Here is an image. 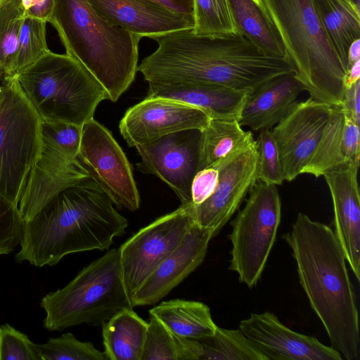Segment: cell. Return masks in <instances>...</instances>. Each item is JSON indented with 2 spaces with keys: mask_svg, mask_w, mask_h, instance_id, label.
<instances>
[{
  "mask_svg": "<svg viewBox=\"0 0 360 360\" xmlns=\"http://www.w3.org/2000/svg\"><path fill=\"white\" fill-rule=\"evenodd\" d=\"M55 0H22L24 17L48 20L52 13Z\"/></svg>",
  "mask_w": 360,
  "mask_h": 360,
  "instance_id": "cell-41",
  "label": "cell"
},
{
  "mask_svg": "<svg viewBox=\"0 0 360 360\" xmlns=\"http://www.w3.org/2000/svg\"><path fill=\"white\" fill-rule=\"evenodd\" d=\"M82 129L75 124L42 121L40 151L18 204L24 221L60 191L89 176L77 159Z\"/></svg>",
  "mask_w": 360,
  "mask_h": 360,
  "instance_id": "cell-10",
  "label": "cell"
},
{
  "mask_svg": "<svg viewBox=\"0 0 360 360\" xmlns=\"http://www.w3.org/2000/svg\"><path fill=\"white\" fill-rule=\"evenodd\" d=\"M77 159L113 204L131 212L139 208L130 162L111 132L94 118L82 126Z\"/></svg>",
  "mask_w": 360,
  "mask_h": 360,
  "instance_id": "cell-12",
  "label": "cell"
},
{
  "mask_svg": "<svg viewBox=\"0 0 360 360\" xmlns=\"http://www.w3.org/2000/svg\"><path fill=\"white\" fill-rule=\"evenodd\" d=\"M248 193L245 206L231 222L229 269L252 288L260 279L276 240L281 202L276 186L259 180Z\"/></svg>",
  "mask_w": 360,
  "mask_h": 360,
  "instance_id": "cell-9",
  "label": "cell"
},
{
  "mask_svg": "<svg viewBox=\"0 0 360 360\" xmlns=\"http://www.w3.org/2000/svg\"><path fill=\"white\" fill-rule=\"evenodd\" d=\"M331 105L310 97L292 105L271 131L284 180L292 181L310 161L329 121Z\"/></svg>",
  "mask_w": 360,
  "mask_h": 360,
  "instance_id": "cell-15",
  "label": "cell"
},
{
  "mask_svg": "<svg viewBox=\"0 0 360 360\" xmlns=\"http://www.w3.org/2000/svg\"><path fill=\"white\" fill-rule=\"evenodd\" d=\"M325 32L346 72L351 44L360 39L359 6L352 0H311Z\"/></svg>",
  "mask_w": 360,
  "mask_h": 360,
  "instance_id": "cell-24",
  "label": "cell"
},
{
  "mask_svg": "<svg viewBox=\"0 0 360 360\" xmlns=\"http://www.w3.org/2000/svg\"><path fill=\"white\" fill-rule=\"evenodd\" d=\"M172 333L189 340L212 336L217 326L209 307L201 302L174 299L162 302L149 311Z\"/></svg>",
  "mask_w": 360,
  "mask_h": 360,
  "instance_id": "cell-25",
  "label": "cell"
},
{
  "mask_svg": "<svg viewBox=\"0 0 360 360\" xmlns=\"http://www.w3.org/2000/svg\"><path fill=\"white\" fill-rule=\"evenodd\" d=\"M359 167H340L323 176L328 186L334 209V233L346 262L360 281V195L357 181Z\"/></svg>",
  "mask_w": 360,
  "mask_h": 360,
  "instance_id": "cell-19",
  "label": "cell"
},
{
  "mask_svg": "<svg viewBox=\"0 0 360 360\" xmlns=\"http://www.w3.org/2000/svg\"><path fill=\"white\" fill-rule=\"evenodd\" d=\"M0 86V193L18 206L40 151L42 120L16 77Z\"/></svg>",
  "mask_w": 360,
  "mask_h": 360,
  "instance_id": "cell-8",
  "label": "cell"
},
{
  "mask_svg": "<svg viewBox=\"0 0 360 360\" xmlns=\"http://www.w3.org/2000/svg\"><path fill=\"white\" fill-rule=\"evenodd\" d=\"M281 37L295 77L310 97L341 105L345 70L311 0H262Z\"/></svg>",
  "mask_w": 360,
  "mask_h": 360,
  "instance_id": "cell-5",
  "label": "cell"
},
{
  "mask_svg": "<svg viewBox=\"0 0 360 360\" xmlns=\"http://www.w3.org/2000/svg\"><path fill=\"white\" fill-rule=\"evenodd\" d=\"M259 132L256 140L259 151L258 180L267 184L281 185L285 180L271 131L265 129Z\"/></svg>",
  "mask_w": 360,
  "mask_h": 360,
  "instance_id": "cell-35",
  "label": "cell"
},
{
  "mask_svg": "<svg viewBox=\"0 0 360 360\" xmlns=\"http://www.w3.org/2000/svg\"><path fill=\"white\" fill-rule=\"evenodd\" d=\"M0 92H1V86H0Z\"/></svg>",
  "mask_w": 360,
  "mask_h": 360,
  "instance_id": "cell-46",
  "label": "cell"
},
{
  "mask_svg": "<svg viewBox=\"0 0 360 360\" xmlns=\"http://www.w3.org/2000/svg\"><path fill=\"white\" fill-rule=\"evenodd\" d=\"M24 223L18 206L0 193V255L13 252L20 244Z\"/></svg>",
  "mask_w": 360,
  "mask_h": 360,
  "instance_id": "cell-36",
  "label": "cell"
},
{
  "mask_svg": "<svg viewBox=\"0 0 360 360\" xmlns=\"http://www.w3.org/2000/svg\"><path fill=\"white\" fill-rule=\"evenodd\" d=\"M219 180V169L217 166L202 169L197 172L191 184V200L197 206L207 200L214 192Z\"/></svg>",
  "mask_w": 360,
  "mask_h": 360,
  "instance_id": "cell-38",
  "label": "cell"
},
{
  "mask_svg": "<svg viewBox=\"0 0 360 360\" xmlns=\"http://www.w3.org/2000/svg\"><path fill=\"white\" fill-rule=\"evenodd\" d=\"M345 111L342 105H331L329 121L319 144L302 174L316 177L331 169L347 165L343 153Z\"/></svg>",
  "mask_w": 360,
  "mask_h": 360,
  "instance_id": "cell-29",
  "label": "cell"
},
{
  "mask_svg": "<svg viewBox=\"0 0 360 360\" xmlns=\"http://www.w3.org/2000/svg\"><path fill=\"white\" fill-rule=\"evenodd\" d=\"M127 226V219L88 176L60 191L25 221L15 259L37 267L53 266L69 254L108 249Z\"/></svg>",
  "mask_w": 360,
  "mask_h": 360,
  "instance_id": "cell-2",
  "label": "cell"
},
{
  "mask_svg": "<svg viewBox=\"0 0 360 360\" xmlns=\"http://www.w3.org/2000/svg\"><path fill=\"white\" fill-rule=\"evenodd\" d=\"M66 54L82 63L115 102L134 81L141 38L112 24L89 0H55L48 20Z\"/></svg>",
  "mask_w": 360,
  "mask_h": 360,
  "instance_id": "cell-4",
  "label": "cell"
},
{
  "mask_svg": "<svg viewBox=\"0 0 360 360\" xmlns=\"http://www.w3.org/2000/svg\"><path fill=\"white\" fill-rule=\"evenodd\" d=\"M148 323L133 309H124L102 323L107 360H141Z\"/></svg>",
  "mask_w": 360,
  "mask_h": 360,
  "instance_id": "cell-26",
  "label": "cell"
},
{
  "mask_svg": "<svg viewBox=\"0 0 360 360\" xmlns=\"http://www.w3.org/2000/svg\"><path fill=\"white\" fill-rule=\"evenodd\" d=\"M24 19L22 0L0 2V78L15 77L14 68Z\"/></svg>",
  "mask_w": 360,
  "mask_h": 360,
  "instance_id": "cell-31",
  "label": "cell"
},
{
  "mask_svg": "<svg viewBox=\"0 0 360 360\" xmlns=\"http://www.w3.org/2000/svg\"><path fill=\"white\" fill-rule=\"evenodd\" d=\"M193 33L221 36L236 33L227 0H193Z\"/></svg>",
  "mask_w": 360,
  "mask_h": 360,
  "instance_id": "cell-32",
  "label": "cell"
},
{
  "mask_svg": "<svg viewBox=\"0 0 360 360\" xmlns=\"http://www.w3.org/2000/svg\"><path fill=\"white\" fill-rule=\"evenodd\" d=\"M46 23V20L37 18L24 17L14 68L15 77L49 51Z\"/></svg>",
  "mask_w": 360,
  "mask_h": 360,
  "instance_id": "cell-33",
  "label": "cell"
},
{
  "mask_svg": "<svg viewBox=\"0 0 360 360\" xmlns=\"http://www.w3.org/2000/svg\"><path fill=\"white\" fill-rule=\"evenodd\" d=\"M353 1H354L357 5L359 6V0H352Z\"/></svg>",
  "mask_w": 360,
  "mask_h": 360,
  "instance_id": "cell-45",
  "label": "cell"
},
{
  "mask_svg": "<svg viewBox=\"0 0 360 360\" xmlns=\"http://www.w3.org/2000/svg\"><path fill=\"white\" fill-rule=\"evenodd\" d=\"M20 88L43 122L82 127L109 96L90 72L68 54L49 51L17 75Z\"/></svg>",
  "mask_w": 360,
  "mask_h": 360,
  "instance_id": "cell-6",
  "label": "cell"
},
{
  "mask_svg": "<svg viewBox=\"0 0 360 360\" xmlns=\"http://www.w3.org/2000/svg\"><path fill=\"white\" fill-rule=\"evenodd\" d=\"M201 355L199 341L174 335L150 315L141 360H200Z\"/></svg>",
  "mask_w": 360,
  "mask_h": 360,
  "instance_id": "cell-28",
  "label": "cell"
},
{
  "mask_svg": "<svg viewBox=\"0 0 360 360\" xmlns=\"http://www.w3.org/2000/svg\"><path fill=\"white\" fill-rule=\"evenodd\" d=\"M253 90L208 84H148V96L196 107L210 119L240 121L243 105Z\"/></svg>",
  "mask_w": 360,
  "mask_h": 360,
  "instance_id": "cell-21",
  "label": "cell"
},
{
  "mask_svg": "<svg viewBox=\"0 0 360 360\" xmlns=\"http://www.w3.org/2000/svg\"><path fill=\"white\" fill-rule=\"evenodd\" d=\"M2 0H0V2Z\"/></svg>",
  "mask_w": 360,
  "mask_h": 360,
  "instance_id": "cell-47",
  "label": "cell"
},
{
  "mask_svg": "<svg viewBox=\"0 0 360 360\" xmlns=\"http://www.w3.org/2000/svg\"><path fill=\"white\" fill-rule=\"evenodd\" d=\"M49 330L86 323L98 326L124 309H133L122 280L119 248L82 269L67 285L42 297Z\"/></svg>",
  "mask_w": 360,
  "mask_h": 360,
  "instance_id": "cell-7",
  "label": "cell"
},
{
  "mask_svg": "<svg viewBox=\"0 0 360 360\" xmlns=\"http://www.w3.org/2000/svg\"><path fill=\"white\" fill-rule=\"evenodd\" d=\"M239 329L266 356L274 360H342L341 354L316 338L283 325L270 311L253 313Z\"/></svg>",
  "mask_w": 360,
  "mask_h": 360,
  "instance_id": "cell-17",
  "label": "cell"
},
{
  "mask_svg": "<svg viewBox=\"0 0 360 360\" xmlns=\"http://www.w3.org/2000/svg\"><path fill=\"white\" fill-rule=\"evenodd\" d=\"M105 19L141 39L193 28V20L150 0H89Z\"/></svg>",
  "mask_w": 360,
  "mask_h": 360,
  "instance_id": "cell-20",
  "label": "cell"
},
{
  "mask_svg": "<svg viewBox=\"0 0 360 360\" xmlns=\"http://www.w3.org/2000/svg\"><path fill=\"white\" fill-rule=\"evenodd\" d=\"M359 78L360 60L356 61L348 70L345 79V89L359 81Z\"/></svg>",
  "mask_w": 360,
  "mask_h": 360,
  "instance_id": "cell-43",
  "label": "cell"
},
{
  "mask_svg": "<svg viewBox=\"0 0 360 360\" xmlns=\"http://www.w3.org/2000/svg\"><path fill=\"white\" fill-rule=\"evenodd\" d=\"M236 33L264 53L287 58L281 37L262 0H227Z\"/></svg>",
  "mask_w": 360,
  "mask_h": 360,
  "instance_id": "cell-23",
  "label": "cell"
},
{
  "mask_svg": "<svg viewBox=\"0 0 360 360\" xmlns=\"http://www.w3.org/2000/svg\"><path fill=\"white\" fill-rule=\"evenodd\" d=\"M359 60H360V39L354 41L349 48L347 55L348 70Z\"/></svg>",
  "mask_w": 360,
  "mask_h": 360,
  "instance_id": "cell-44",
  "label": "cell"
},
{
  "mask_svg": "<svg viewBox=\"0 0 360 360\" xmlns=\"http://www.w3.org/2000/svg\"><path fill=\"white\" fill-rule=\"evenodd\" d=\"M0 360H41L33 343L25 333L8 323L0 326Z\"/></svg>",
  "mask_w": 360,
  "mask_h": 360,
  "instance_id": "cell-37",
  "label": "cell"
},
{
  "mask_svg": "<svg viewBox=\"0 0 360 360\" xmlns=\"http://www.w3.org/2000/svg\"><path fill=\"white\" fill-rule=\"evenodd\" d=\"M304 91L293 72L275 77L252 91L240 114L239 124L253 131L271 129L289 112Z\"/></svg>",
  "mask_w": 360,
  "mask_h": 360,
  "instance_id": "cell-22",
  "label": "cell"
},
{
  "mask_svg": "<svg viewBox=\"0 0 360 360\" xmlns=\"http://www.w3.org/2000/svg\"><path fill=\"white\" fill-rule=\"evenodd\" d=\"M198 341L202 348L200 360H268L239 328L217 326L212 336Z\"/></svg>",
  "mask_w": 360,
  "mask_h": 360,
  "instance_id": "cell-30",
  "label": "cell"
},
{
  "mask_svg": "<svg viewBox=\"0 0 360 360\" xmlns=\"http://www.w3.org/2000/svg\"><path fill=\"white\" fill-rule=\"evenodd\" d=\"M255 139L235 120L210 119L202 130L199 171L246 147Z\"/></svg>",
  "mask_w": 360,
  "mask_h": 360,
  "instance_id": "cell-27",
  "label": "cell"
},
{
  "mask_svg": "<svg viewBox=\"0 0 360 360\" xmlns=\"http://www.w3.org/2000/svg\"><path fill=\"white\" fill-rule=\"evenodd\" d=\"M158 44L138 71L152 84H208L254 90L293 72L287 58L269 55L244 36H200L192 29L152 38Z\"/></svg>",
  "mask_w": 360,
  "mask_h": 360,
  "instance_id": "cell-1",
  "label": "cell"
},
{
  "mask_svg": "<svg viewBox=\"0 0 360 360\" xmlns=\"http://www.w3.org/2000/svg\"><path fill=\"white\" fill-rule=\"evenodd\" d=\"M219 180L212 194L194 206L195 223L216 236L238 209L258 180L259 151L256 140L214 164Z\"/></svg>",
  "mask_w": 360,
  "mask_h": 360,
  "instance_id": "cell-14",
  "label": "cell"
},
{
  "mask_svg": "<svg viewBox=\"0 0 360 360\" xmlns=\"http://www.w3.org/2000/svg\"><path fill=\"white\" fill-rule=\"evenodd\" d=\"M341 105L345 114L360 125V80L345 89Z\"/></svg>",
  "mask_w": 360,
  "mask_h": 360,
  "instance_id": "cell-40",
  "label": "cell"
},
{
  "mask_svg": "<svg viewBox=\"0 0 360 360\" xmlns=\"http://www.w3.org/2000/svg\"><path fill=\"white\" fill-rule=\"evenodd\" d=\"M283 238L292 250L300 283L332 347L345 359L356 360L360 340L356 297L334 231L299 212Z\"/></svg>",
  "mask_w": 360,
  "mask_h": 360,
  "instance_id": "cell-3",
  "label": "cell"
},
{
  "mask_svg": "<svg viewBox=\"0 0 360 360\" xmlns=\"http://www.w3.org/2000/svg\"><path fill=\"white\" fill-rule=\"evenodd\" d=\"M210 120L209 115L196 107L147 96L126 111L119 129L128 146L136 147L181 130H203Z\"/></svg>",
  "mask_w": 360,
  "mask_h": 360,
  "instance_id": "cell-16",
  "label": "cell"
},
{
  "mask_svg": "<svg viewBox=\"0 0 360 360\" xmlns=\"http://www.w3.org/2000/svg\"><path fill=\"white\" fill-rule=\"evenodd\" d=\"M41 360H107L104 352L90 342L78 340L72 333L50 338L46 343L35 344Z\"/></svg>",
  "mask_w": 360,
  "mask_h": 360,
  "instance_id": "cell-34",
  "label": "cell"
},
{
  "mask_svg": "<svg viewBox=\"0 0 360 360\" xmlns=\"http://www.w3.org/2000/svg\"><path fill=\"white\" fill-rule=\"evenodd\" d=\"M177 14L193 20V0H150Z\"/></svg>",
  "mask_w": 360,
  "mask_h": 360,
  "instance_id": "cell-42",
  "label": "cell"
},
{
  "mask_svg": "<svg viewBox=\"0 0 360 360\" xmlns=\"http://www.w3.org/2000/svg\"><path fill=\"white\" fill-rule=\"evenodd\" d=\"M195 223L194 205H181L142 228L120 248L122 280L130 299Z\"/></svg>",
  "mask_w": 360,
  "mask_h": 360,
  "instance_id": "cell-11",
  "label": "cell"
},
{
  "mask_svg": "<svg viewBox=\"0 0 360 360\" xmlns=\"http://www.w3.org/2000/svg\"><path fill=\"white\" fill-rule=\"evenodd\" d=\"M202 130L185 129L169 134L135 148L141 160L138 169L165 182L181 205H191V184L199 172Z\"/></svg>",
  "mask_w": 360,
  "mask_h": 360,
  "instance_id": "cell-13",
  "label": "cell"
},
{
  "mask_svg": "<svg viewBox=\"0 0 360 360\" xmlns=\"http://www.w3.org/2000/svg\"><path fill=\"white\" fill-rule=\"evenodd\" d=\"M359 126L345 112L343 153L347 165L357 167H359L360 158Z\"/></svg>",
  "mask_w": 360,
  "mask_h": 360,
  "instance_id": "cell-39",
  "label": "cell"
},
{
  "mask_svg": "<svg viewBox=\"0 0 360 360\" xmlns=\"http://www.w3.org/2000/svg\"><path fill=\"white\" fill-rule=\"evenodd\" d=\"M212 229L195 223L178 247L150 274L131 297L133 307L158 302L203 262Z\"/></svg>",
  "mask_w": 360,
  "mask_h": 360,
  "instance_id": "cell-18",
  "label": "cell"
}]
</instances>
